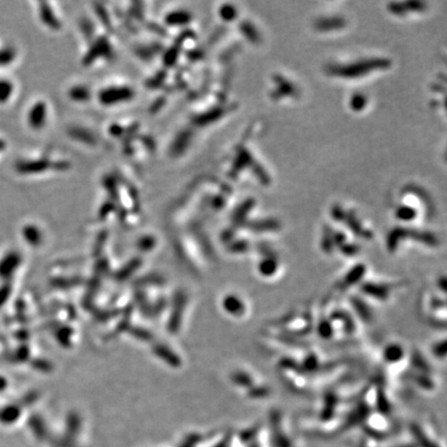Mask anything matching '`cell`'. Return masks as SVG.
Instances as JSON below:
<instances>
[{"label":"cell","mask_w":447,"mask_h":447,"mask_svg":"<svg viewBox=\"0 0 447 447\" xmlns=\"http://www.w3.org/2000/svg\"><path fill=\"white\" fill-rule=\"evenodd\" d=\"M18 56L17 47L10 41L0 38V75H7L8 70L17 63Z\"/></svg>","instance_id":"cell-1"},{"label":"cell","mask_w":447,"mask_h":447,"mask_svg":"<svg viewBox=\"0 0 447 447\" xmlns=\"http://www.w3.org/2000/svg\"><path fill=\"white\" fill-rule=\"evenodd\" d=\"M18 86L8 75H0V108L10 106L17 98Z\"/></svg>","instance_id":"cell-2"},{"label":"cell","mask_w":447,"mask_h":447,"mask_svg":"<svg viewBox=\"0 0 447 447\" xmlns=\"http://www.w3.org/2000/svg\"><path fill=\"white\" fill-rule=\"evenodd\" d=\"M46 123V107L44 103H32L26 112V123L34 131L43 129Z\"/></svg>","instance_id":"cell-3"},{"label":"cell","mask_w":447,"mask_h":447,"mask_svg":"<svg viewBox=\"0 0 447 447\" xmlns=\"http://www.w3.org/2000/svg\"><path fill=\"white\" fill-rule=\"evenodd\" d=\"M8 148V142L5 138L0 136V160L3 158V156H5L6 152H7Z\"/></svg>","instance_id":"cell-4"}]
</instances>
